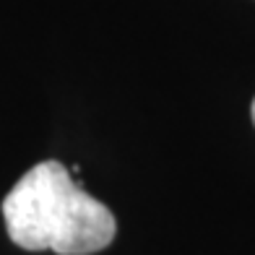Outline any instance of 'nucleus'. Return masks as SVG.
I'll list each match as a JSON object with an SVG mask.
<instances>
[{
	"label": "nucleus",
	"mask_w": 255,
	"mask_h": 255,
	"mask_svg": "<svg viewBox=\"0 0 255 255\" xmlns=\"http://www.w3.org/2000/svg\"><path fill=\"white\" fill-rule=\"evenodd\" d=\"M8 237L24 250L91 255L115 240V216L73 182L60 161H42L21 177L3 201Z\"/></svg>",
	"instance_id": "1"
},
{
	"label": "nucleus",
	"mask_w": 255,
	"mask_h": 255,
	"mask_svg": "<svg viewBox=\"0 0 255 255\" xmlns=\"http://www.w3.org/2000/svg\"><path fill=\"white\" fill-rule=\"evenodd\" d=\"M253 123H255V99H253Z\"/></svg>",
	"instance_id": "2"
}]
</instances>
